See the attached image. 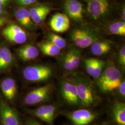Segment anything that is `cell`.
I'll list each match as a JSON object with an SVG mask.
<instances>
[{"mask_svg":"<svg viewBox=\"0 0 125 125\" xmlns=\"http://www.w3.org/2000/svg\"><path fill=\"white\" fill-rule=\"evenodd\" d=\"M17 54L22 60L27 61L36 58L39 55V51L34 45L28 44L19 48L17 51Z\"/></svg>","mask_w":125,"mask_h":125,"instance_id":"16","label":"cell"},{"mask_svg":"<svg viewBox=\"0 0 125 125\" xmlns=\"http://www.w3.org/2000/svg\"><path fill=\"white\" fill-rule=\"evenodd\" d=\"M119 62L122 67L125 66V47L123 46L121 48L119 54Z\"/></svg>","mask_w":125,"mask_h":125,"instance_id":"27","label":"cell"},{"mask_svg":"<svg viewBox=\"0 0 125 125\" xmlns=\"http://www.w3.org/2000/svg\"><path fill=\"white\" fill-rule=\"evenodd\" d=\"M20 11L23 14L24 18L25 20L27 25V27H31L32 25V23L31 21V16L29 10L25 8H20L19 9Z\"/></svg>","mask_w":125,"mask_h":125,"instance_id":"25","label":"cell"},{"mask_svg":"<svg viewBox=\"0 0 125 125\" xmlns=\"http://www.w3.org/2000/svg\"><path fill=\"white\" fill-rule=\"evenodd\" d=\"M73 42L81 48H85L97 41V38L91 32L83 29H76L73 30L71 34Z\"/></svg>","mask_w":125,"mask_h":125,"instance_id":"4","label":"cell"},{"mask_svg":"<svg viewBox=\"0 0 125 125\" xmlns=\"http://www.w3.org/2000/svg\"><path fill=\"white\" fill-rule=\"evenodd\" d=\"M15 16L19 22L23 26L27 27V23L25 21V20L24 18V16L21 12L20 11L19 9L16 10L15 12Z\"/></svg>","mask_w":125,"mask_h":125,"instance_id":"26","label":"cell"},{"mask_svg":"<svg viewBox=\"0 0 125 125\" xmlns=\"http://www.w3.org/2000/svg\"><path fill=\"white\" fill-rule=\"evenodd\" d=\"M42 52L45 55L56 56L59 54L61 49L50 41H45L38 44Z\"/></svg>","mask_w":125,"mask_h":125,"instance_id":"19","label":"cell"},{"mask_svg":"<svg viewBox=\"0 0 125 125\" xmlns=\"http://www.w3.org/2000/svg\"><path fill=\"white\" fill-rule=\"evenodd\" d=\"M3 13V9L1 6H0V15Z\"/></svg>","mask_w":125,"mask_h":125,"instance_id":"34","label":"cell"},{"mask_svg":"<svg viewBox=\"0 0 125 125\" xmlns=\"http://www.w3.org/2000/svg\"><path fill=\"white\" fill-rule=\"evenodd\" d=\"M112 115L115 121L119 125H125V104L117 102L112 108Z\"/></svg>","mask_w":125,"mask_h":125,"instance_id":"18","label":"cell"},{"mask_svg":"<svg viewBox=\"0 0 125 125\" xmlns=\"http://www.w3.org/2000/svg\"><path fill=\"white\" fill-rule=\"evenodd\" d=\"M75 83L81 104L86 107L93 105L95 103L96 98L92 86L82 80H78Z\"/></svg>","mask_w":125,"mask_h":125,"instance_id":"3","label":"cell"},{"mask_svg":"<svg viewBox=\"0 0 125 125\" xmlns=\"http://www.w3.org/2000/svg\"><path fill=\"white\" fill-rule=\"evenodd\" d=\"M61 94L63 99L69 104L77 105L80 104L75 83L69 81L63 82L61 86Z\"/></svg>","mask_w":125,"mask_h":125,"instance_id":"11","label":"cell"},{"mask_svg":"<svg viewBox=\"0 0 125 125\" xmlns=\"http://www.w3.org/2000/svg\"><path fill=\"white\" fill-rule=\"evenodd\" d=\"M91 45L92 53L94 55L98 56L107 53L111 48L110 44L106 41H96Z\"/></svg>","mask_w":125,"mask_h":125,"instance_id":"20","label":"cell"},{"mask_svg":"<svg viewBox=\"0 0 125 125\" xmlns=\"http://www.w3.org/2000/svg\"><path fill=\"white\" fill-rule=\"evenodd\" d=\"M7 20L3 18H0V28L2 27L5 23L6 22Z\"/></svg>","mask_w":125,"mask_h":125,"instance_id":"32","label":"cell"},{"mask_svg":"<svg viewBox=\"0 0 125 125\" xmlns=\"http://www.w3.org/2000/svg\"><path fill=\"white\" fill-rule=\"evenodd\" d=\"M69 119L74 125H87L96 118L94 113L86 109H80L67 115Z\"/></svg>","mask_w":125,"mask_h":125,"instance_id":"8","label":"cell"},{"mask_svg":"<svg viewBox=\"0 0 125 125\" xmlns=\"http://www.w3.org/2000/svg\"></svg>","mask_w":125,"mask_h":125,"instance_id":"38","label":"cell"},{"mask_svg":"<svg viewBox=\"0 0 125 125\" xmlns=\"http://www.w3.org/2000/svg\"><path fill=\"white\" fill-rule=\"evenodd\" d=\"M105 64L104 61L96 58H89L85 61L86 71L90 76L94 78H98L101 76Z\"/></svg>","mask_w":125,"mask_h":125,"instance_id":"14","label":"cell"},{"mask_svg":"<svg viewBox=\"0 0 125 125\" xmlns=\"http://www.w3.org/2000/svg\"><path fill=\"white\" fill-rule=\"evenodd\" d=\"M50 67L45 65H33L26 67L23 72L24 77L31 82H42L46 80L52 76Z\"/></svg>","mask_w":125,"mask_h":125,"instance_id":"2","label":"cell"},{"mask_svg":"<svg viewBox=\"0 0 125 125\" xmlns=\"http://www.w3.org/2000/svg\"><path fill=\"white\" fill-rule=\"evenodd\" d=\"M56 112L57 109L55 106L52 105H47L35 109L33 114L40 120L50 125H52Z\"/></svg>","mask_w":125,"mask_h":125,"instance_id":"13","label":"cell"},{"mask_svg":"<svg viewBox=\"0 0 125 125\" xmlns=\"http://www.w3.org/2000/svg\"><path fill=\"white\" fill-rule=\"evenodd\" d=\"M10 0H0V6H5L9 2Z\"/></svg>","mask_w":125,"mask_h":125,"instance_id":"31","label":"cell"},{"mask_svg":"<svg viewBox=\"0 0 125 125\" xmlns=\"http://www.w3.org/2000/svg\"><path fill=\"white\" fill-rule=\"evenodd\" d=\"M87 0V1H88L89 0Z\"/></svg>","mask_w":125,"mask_h":125,"instance_id":"35","label":"cell"},{"mask_svg":"<svg viewBox=\"0 0 125 125\" xmlns=\"http://www.w3.org/2000/svg\"><path fill=\"white\" fill-rule=\"evenodd\" d=\"M110 32L114 35L125 36V22L118 21L113 23L109 26Z\"/></svg>","mask_w":125,"mask_h":125,"instance_id":"23","label":"cell"},{"mask_svg":"<svg viewBox=\"0 0 125 125\" xmlns=\"http://www.w3.org/2000/svg\"><path fill=\"white\" fill-rule=\"evenodd\" d=\"M65 56L67 57L72 68V71L79 67L80 62V52L78 50L72 49L67 52Z\"/></svg>","mask_w":125,"mask_h":125,"instance_id":"22","label":"cell"},{"mask_svg":"<svg viewBox=\"0 0 125 125\" xmlns=\"http://www.w3.org/2000/svg\"><path fill=\"white\" fill-rule=\"evenodd\" d=\"M13 56L8 48L0 47V71L9 67L13 62Z\"/></svg>","mask_w":125,"mask_h":125,"instance_id":"21","label":"cell"},{"mask_svg":"<svg viewBox=\"0 0 125 125\" xmlns=\"http://www.w3.org/2000/svg\"><path fill=\"white\" fill-rule=\"evenodd\" d=\"M63 8L68 17L77 22L83 21V7L81 3L77 0H65Z\"/></svg>","mask_w":125,"mask_h":125,"instance_id":"10","label":"cell"},{"mask_svg":"<svg viewBox=\"0 0 125 125\" xmlns=\"http://www.w3.org/2000/svg\"><path fill=\"white\" fill-rule=\"evenodd\" d=\"M19 4L22 6H28L35 2L37 0H15Z\"/></svg>","mask_w":125,"mask_h":125,"instance_id":"28","label":"cell"},{"mask_svg":"<svg viewBox=\"0 0 125 125\" xmlns=\"http://www.w3.org/2000/svg\"><path fill=\"white\" fill-rule=\"evenodd\" d=\"M5 38L10 41L21 44L27 40V34L21 28L16 25H10L5 27L2 32Z\"/></svg>","mask_w":125,"mask_h":125,"instance_id":"7","label":"cell"},{"mask_svg":"<svg viewBox=\"0 0 125 125\" xmlns=\"http://www.w3.org/2000/svg\"></svg>","mask_w":125,"mask_h":125,"instance_id":"37","label":"cell"},{"mask_svg":"<svg viewBox=\"0 0 125 125\" xmlns=\"http://www.w3.org/2000/svg\"><path fill=\"white\" fill-rule=\"evenodd\" d=\"M51 11V7L46 5H40L33 7L30 9L31 20L36 23L42 22Z\"/></svg>","mask_w":125,"mask_h":125,"instance_id":"15","label":"cell"},{"mask_svg":"<svg viewBox=\"0 0 125 125\" xmlns=\"http://www.w3.org/2000/svg\"><path fill=\"white\" fill-rule=\"evenodd\" d=\"M119 70L114 66L106 68L98 78L97 84L103 92H109L118 88L121 82Z\"/></svg>","mask_w":125,"mask_h":125,"instance_id":"1","label":"cell"},{"mask_svg":"<svg viewBox=\"0 0 125 125\" xmlns=\"http://www.w3.org/2000/svg\"><path fill=\"white\" fill-rule=\"evenodd\" d=\"M52 87L50 85H45L30 92L24 99V102L27 105H35L45 101L48 98L51 92Z\"/></svg>","mask_w":125,"mask_h":125,"instance_id":"5","label":"cell"},{"mask_svg":"<svg viewBox=\"0 0 125 125\" xmlns=\"http://www.w3.org/2000/svg\"><path fill=\"white\" fill-rule=\"evenodd\" d=\"M119 92L121 96L123 97L125 96V81H122L121 84L118 87Z\"/></svg>","mask_w":125,"mask_h":125,"instance_id":"29","label":"cell"},{"mask_svg":"<svg viewBox=\"0 0 125 125\" xmlns=\"http://www.w3.org/2000/svg\"><path fill=\"white\" fill-rule=\"evenodd\" d=\"M40 123L37 121L34 120H30L27 122V125H39Z\"/></svg>","mask_w":125,"mask_h":125,"instance_id":"30","label":"cell"},{"mask_svg":"<svg viewBox=\"0 0 125 125\" xmlns=\"http://www.w3.org/2000/svg\"><path fill=\"white\" fill-rule=\"evenodd\" d=\"M1 90L6 98L9 100H13L17 93V86L15 81L12 78H8L1 83Z\"/></svg>","mask_w":125,"mask_h":125,"instance_id":"17","label":"cell"},{"mask_svg":"<svg viewBox=\"0 0 125 125\" xmlns=\"http://www.w3.org/2000/svg\"><path fill=\"white\" fill-rule=\"evenodd\" d=\"M70 20L66 14L57 13L54 14L50 22L51 29L56 32L63 33L70 28Z\"/></svg>","mask_w":125,"mask_h":125,"instance_id":"12","label":"cell"},{"mask_svg":"<svg viewBox=\"0 0 125 125\" xmlns=\"http://www.w3.org/2000/svg\"><path fill=\"white\" fill-rule=\"evenodd\" d=\"M48 38L49 41L60 49H63L66 47V41L62 37L53 33H50L48 35Z\"/></svg>","mask_w":125,"mask_h":125,"instance_id":"24","label":"cell"},{"mask_svg":"<svg viewBox=\"0 0 125 125\" xmlns=\"http://www.w3.org/2000/svg\"><path fill=\"white\" fill-rule=\"evenodd\" d=\"M122 20L123 21V22H125V7L122 9Z\"/></svg>","mask_w":125,"mask_h":125,"instance_id":"33","label":"cell"},{"mask_svg":"<svg viewBox=\"0 0 125 125\" xmlns=\"http://www.w3.org/2000/svg\"><path fill=\"white\" fill-rule=\"evenodd\" d=\"M39 125H41V124H40H40H39Z\"/></svg>","mask_w":125,"mask_h":125,"instance_id":"36","label":"cell"},{"mask_svg":"<svg viewBox=\"0 0 125 125\" xmlns=\"http://www.w3.org/2000/svg\"><path fill=\"white\" fill-rule=\"evenodd\" d=\"M110 4L108 0H89L87 10L94 20L104 16L108 12Z\"/></svg>","mask_w":125,"mask_h":125,"instance_id":"6","label":"cell"},{"mask_svg":"<svg viewBox=\"0 0 125 125\" xmlns=\"http://www.w3.org/2000/svg\"><path fill=\"white\" fill-rule=\"evenodd\" d=\"M0 116L3 125H20L17 113L2 101H0Z\"/></svg>","mask_w":125,"mask_h":125,"instance_id":"9","label":"cell"}]
</instances>
